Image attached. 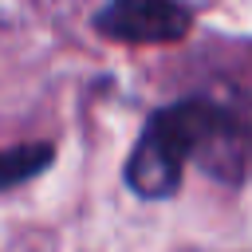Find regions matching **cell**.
Masks as SVG:
<instances>
[{"mask_svg":"<svg viewBox=\"0 0 252 252\" xmlns=\"http://www.w3.org/2000/svg\"><path fill=\"white\" fill-rule=\"evenodd\" d=\"M252 118L217 98H185L150 118L130 165L126 181L142 197H165L177 189L189 161H201L209 173L236 177L248 161Z\"/></svg>","mask_w":252,"mask_h":252,"instance_id":"cell-1","label":"cell"},{"mask_svg":"<svg viewBox=\"0 0 252 252\" xmlns=\"http://www.w3.org/2000/svg\"><path fill=\"white\" fill-rule=\"evenodd\" d=\"M94 24L106 35L130 39V43H158V39H177L189 28V8L177 0H110Z\"/></svg>","mask_w":252,"mask_h":252,"instance_id":"cell-2","label":"cell"},{"mask_svg":"<svg viewBox=\"0 0 252 252\" xmlns=\"http://www.w3.org/2000/svg\"><path fill=\"white\" fill-rule=\"evenodd\" d=\"M43 161H47V150H12V154H0V189L24 181V177L35 173Z\"/></svg>","mask_w":252,"mask_h":252,"instance_id":"cell-3","label":"cell"}]
</instances>
